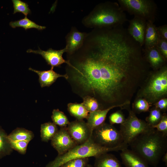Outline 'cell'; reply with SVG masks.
Listing matches in <instances>:
<instances>
[{
  "mask_svg": "<svg viewBox=\"0 0 167 167\" xmlns=\"http://www.w3.org/2000/svg\"><path fill=\"white\" fill-rule=\"evenodd\" d=\"M66 57V80L72 92L94 97L102 109L120 105L118 99L132 76L142 74L145 66L142 47L122 26L94 28Z\"/></svg>",
  "mask_w": 167,
  "mask_h": 167,
  "instance_id": "1",
  "label": "cell"
},
{
  "mask_svg": "<svg viewBox=\"0 0 167 167\" xmlns=\"http://www.w3.org/2000/svg\"><path fill=\"white\" fill-rule=\"evenodd\" d=\"M167 137L152 128L139 135L129 145L148 165L156 167L167 152Z\"/></svg>",
  "mask_w": 167,
  "mask_h": 167,
  "instance_id": "2",
  "label": "cell"
},
{
  "mask_svg": "<svg viewBox=\"0 0 167 167\" xmlns=\"http://www.w3.org/2000/svg\"><path fill=\"white\" fill-rule=\"evenodd\" d=\"M128 20L125 13L118 3L109 1L97 4L82 23L90 28H111L122 25Z\"/></svg>",
  "mask_w": 167,
  "mask_h": 167,
  "instance_id": "3",
  "label": "cell"
},
{
  "mask_svg": "<svg viewBox=\"0 0 167 167\" xmlns=\"http://www.w3.org/2000/svg\"><path fill=\"white\" fill-rule=\"evenodd\" d=\"M127 147V145L124 143L113 148L101 146L95 143L91 137L84 143L77 145L64 153L58 155L54 160L49 163L45 167H59L73 159L91 157H95L109 152L121 151Z\"/></svg>",
  "mask_w": 167,
  "mask_h": 167,
  "instance_id": "4",
  "label": "cell"
},
{
  "mask_svg": "<svg viewBox=\"0 0 167 167\" xmlns=\"http://www.w3.org/2000/svg\"><path fill=\"white\" fill-rule=\"evenodd\" d=\"M118 3L123 11L147 21L154 23L157 7L153 0H118Z\"/></svg>",
  "mask_w": 167,
  "mask_h": 167,
  "instance_id": "5",
  "label": "cell"
},
{
  "mask_svg": "<svg viewBox=\"0 0 167 167\" xmlns=\"http://www.w3.org/2000/svg\"><path fill=\"white\" fill-rule=\"evenodd\" d=\"M143 90V96L151 104L167 93V68L165 65L153 73Z\"/></svg>",
  "mask_w": 167,
  "mask_h": 167,
  "instance_id": "6",
  "label": "cell"
},
{
  "mask_svg": "<svg viewBox=\"0 0 167 167\" xmlns=\"http://www.w3.org/2000/svg\"><path fill=\"white\" fill-rule=\"evenodd\" d=\"M91 137L95 143L105 147L113 148L124 143L119 131L113 125L105 122L92 131Z\"/></svg>",
  "mask_w": 167,
  "mask_h": 167,
  "instance_id": "7",
  "label": "cell"
},
{
  "mask_svg": "<svg viewBox=\"0 0 167 167\" xmlns=\"http://www.w3.org/2000/svg\"><path fill=\"white\" fill-rule=\"evenodd\" d=\"M129 111L128 116L121 124L119 130L123 143L128 146L139 135L153 128L146 121L138 118L132 110Z\"/></svg>",
  "mask_w": 167,
  "mask_h": 167,
  "instance_id": "8",
  "label": "cell"
},
{
  "mask_svg": "<svg viewBox=\"0 0 167 167\" xmlns=\"http://www.w3.org/2000/svg\"><path fill=\"white\" fill-rule=\"evenodd\" d=\"M71 136L77 145L82 144L91 137L92 131L83 120H76L70 122L67 126Z\"/></svg>",
  "mask_w": 167,
  "mask_h": 167,
  "instance_id": "9",
  "label": "cell"
},
{
  "mask_svg": "<svg viewBox=\"0 0 167 167\" xmlns=\"http://www.w3.org/2000/svg\"><path fill=\"white\" fill-rule=\"evenodd\" d=\"M51 144L58 155L66 152L77 145L69 134L67 127H61L51 140Z\"/></svg>",
  "mask_w": 167,
  "mask_h": 167,
  "instance_id": "10",
  "label": "cell"
},
{
  "mask_svg": "<svg viewBox=\"0 0 167 167\" xmlns=\"http://www.w3.org/2000/svg\"><path fill=\"white\" fill-rule=\"evenodd\" d=\"M66 51V46L64 49L60 50L49 48L47 51H44L39 48L37 50L29 49L27 51L28 53H33L41 55L48 64L51 66V69H53L54 67H59L64 63H66L68 65H70L69 61L65 60L62 57L63 54Z\"/></svg>",
  "mask_w": 167,
  "mask_h": 167,
  "instance_id": "11",
  "label": "cell"
},
{
  "mask_svg": "<svg viewBox=\"0 0 167 167\" xmlns=\"http://www.w3.org/2000/svg\"><path fill=\"white\" fill-rule=\"evenodd\" d=\"M127 32L142 47L143 46L147 21L136 16L129 20Z\"/></svg>",
  "mask_w": 167,
  "mask_h": 167,
  "instance_id": "12",
  "label": "cell"
},
{
  "mask_svg": "<svg viewBox=\"0 0 167 167\" xmlns=\"http://www.w3.org/2000/svg\"><path fill=\"white\" fill-rule=\"evenodd\" d=\"M86 34L79 31L75 27L72 28L66 37V55L72 54L82 46Z\"/></svg>",
  "mask_w": 167,
  "mask_h": 167,
  "instance_id": "13",
  "label": "cell"
},
{
  "mask_svg": "<svg viewBox=\"0 0 167 167\" xmlns=\"http://www.w3.org/2000/svg\"><path fill=\"white\" fill-rule=\"evenodd\" d=\"M120 155L126 167H149L148 164L144 159L127 148L121 150Z\"/></svg>",
  "mask_w": 167,
  "mask_h": 167,
  "instance_id": "14",
  "label": "cell"
},
{
  "mask_svg": "<svg viewBox=\"0 0 167 167\" xmlns=\"http://www.w3.org/2000/svg\"><path fill=\"white\" fill-rule=\"evenodd\" d=\"M129 103V101H127L119 105L89 113L86 123L92 132L94 129L105 122L107 114L111 109L116 107L123 106L128 105Z\"/></svg>",
  "mask_w": 167,
  "mask_h": 167,
  "instance_id": "15",
  "label": "cell"
},
{
  "mask_svg": "<svg viewBox=\"0 0 167 167\" xmlns=\"http://www.w3.org/2000/svg\"><path fill=\"white\" fill-rule=\"evenodd\" d=\"M147 62L154 70H157L166 64V61L156 46L143 49Z\"/></svg>",
  "mask_w": 167,
  "mask_h": 167,
  "instance_id": "16",
  "label": "cell"
},
{
  "mask_svg": "<svg viewBox=\"0 0 167 167\" xmlns=\"http://www.w3.org/2000/svg\"><path fill=\"white\" fill-rule=\"evenodd\" d=\"M29 70L36 73L39 76V82L41 88L49 87L60 77H64L66 79L67 78L66 74L61 75L55 72L53 69L48 71H41L29 68Z\"/></svg>",
  "mask_w": 167,
  "mask_h": 167,
  "instance_id": "17",
  "label": "cell"
},
{
  "mask_svg": "<svg viewBox=\"0 0 167 167\" xmlns=\"http://www.w3.org/2000/svg\"><path fill=\"white\" fill-rule=\"evenodd\" d=\"M159 38L156 27L154 23L150 21H147L144 48L147 49L156 46Z\"/></svg>",
  "mask_w": 167,
  "mask_h": 167,
  "instance_id": "18",
  "label": "cell"
},
{
  "mask_svg": "<svg viewBox=\"0 0 167 167\" xmlns=\"http://www.w3.org/2000/svg\"><path fill=\"white\" fill-rule=\"evenodd\" d=\"M95 158L93 167H122L119 161L113 154L106 153Z\"/></svg>",
  "mask_w": 167,
  "mask_h": 167,
  "instance_id": "19",
  "label": "cell"
},
{
  "mask_svg": "<svg viewBox=\"0 0 167 167\" xmlns=\"http://www.w3.org/2000/svg\"><path fill=\"white\" fill-rule=\"evenodd\" d=\"M67 110L71 116L78 120L87 119L89 114L82 103H69L67 105Z\"/></svg>",
  "mask_w": 167,
  "mask_h": 167,
  "instance_id": "20",
  "label": "cell"
},
{
  "mask_svg": "<svg viewBox=\"0 0 167 167\" xmlns=\"http://www.w3.org/2000/svg\"><path fill=\"white\" fill-rule=\"evenodd\" d=\"M34 137V135L32 131L20 128L15 129L8 135V138L12 141H25L29 142Z\"/></svg>",
  "mask_w": 167,
  "mask_h": 167,
  "instance_id": "21",
  "label": "cell"
},
{
  "mask_svg": "<svg viewBox=\"0 0 167 167\" xmlns=\"http://www.w3.org/2000/svg\"><path fill=\"white\" fill-rule=\"evenodd\" d=\"M58 130L57 125L50 122L42 124L41 126V137L42 141L47 142L51 140Z\"/></svg>",
  "mask_w": 167,
  "mask_h": 167,
  "instance_id": "22",
  "label": "cell"
},
{
  "mask_svg": "<svg viewBox=\"0 0 167 167\" xmlns=\"http://www.w3.org/2000/svg\"><path fill=\"white\" fill-rule=\"evenodd\" d=\"M9 25L13 28L21 27L24 28L26 30L31 28H35L38 30H42L46 28L45 26L39 25L29 19L26 16L22 19L10 22Z\"/></svg>",
  "mask_w": 167,
  "mask_h": 167,
  "instance_id": "23",
  "label": "cell"
},
{
  "mask_svg": "<svg viewBox=\"0 0 167 167\" xmlns=\"http://www.w3.org/2000/svg\"><path fill=\"white\" fill-rule=\"evenodd\" d=\"M12 150L8 135L4 131L0 128V157L9 154Z\"/></svg>",
  "mask_w": 167,
  "mask_h": 167,
  "instance_id": "24",
  "label": "cell"
},
{
  "mask_svg": "<svg viewBox=\"0 0 167 167\" xmlns=\"http://www.w3.org/2000/svg\"><path fill=\"white\" fill-rule=\"evenodd\" d=\"M51 118L54 123L61 127H67L70 122L64 113L58 109L53 110Z\"/></svg>",
  "mask_w": 167,
  "mask_h": 167,
  "instance_id": "25",
  "label": "cell"
},
{
  "mask_svg": "<svg viewBox=\"0 0 167 167\" xmlns=\"http://www.w3.org/2000/svg\"><path fill=\"white\" fill-rule=\"evenodd\" d=\"M82 99L83 102L82 103L89 113H91L101 109L99 103L94 97L87 96Z\"/></svg>",
  "mask_w": 167,
  "mask_h": 167,
  "instance_id": "26",
  "label": "cell"
},
{
  "mask_svg": "<svg viewBox=\"0 0 167 167\" xmlns=\"http://www.w3.org/2000/svg\"><path fill=\"white\" fill-rule=\"evenodd\" d=\"M162 114L160 110L154 107L150 111L149 115L146 118V122L152 127L158 123L161 119Z\"/></svg>",
  "mask_w": 167,
  "mask_h": 167,
  "instance_id": "27",
  "label": "cell"
},
{
  "mask_svg": "<svg viewBox=\"0 0 167 167\" xmlns=\"http://www.w3.org/2000/svg\"><path fill=\"white\" fill-rule=\"evenodd\" d=\"M151 104L145 98H140L135 102L132 111L134 113H140L148 111Z\"/></svg>",
  "mask_w": 167,
  "mask_h": 167,
  "instance_id": "28",
  "label": "cell"
},
{
  "mask_svg": "<svg viewBox=\"0 0 167 167\" xmlns=\"http://www.w3.org/2000/svg\"><path fill=\"white\" fill-rule=\"evenodd\" d=\"M14 7L13 14L17 12H21L25 16L31 13L28 4L20 0H12Z\"/></svg>",
  "mask_w": 167,
  "mask_h": 167,
  "instance_id": "29",
  "label": "cell"
},
{
  "mask_svg": "<svg viewBox=\"0 0 167 167\" xmlns=\"http://www.w3.org/2000/svg\"><path fill=\"white\" fill-rule=\"evenodd\" d=\"M88 158H80L69 161L59 167H86L88 164Z\"/></svg>",
  "mask_w": 167,
  "mask_h": 167,
  "instance_id": "30",
  "label": "cell"
},
{
  "mask_svg": "<svg viewBox=\"0 0 167 167\" xmlns=\"http://www.w3.org/2000/svg\"><path fill=\"white\" fill-rule=\"evenodd\" d=\"M8 139L12 149L17 151L21 154H24L26 153L29 142L25 141H14L8 138Z\"/></svg>",
  "mask_w": 167,
  "mask_h": 167,
  "instance_id": "31",
  "label": "cell"
},
{
  "mask_svg": "<svg viewBox=\"0 0 167 167\" xmlns=\"http://www.w3.org/2000/svg\"><path fill=\"white\" fill-rule=\"evenodd\" d=\"M109 124L113 125L122 124L125 121L126 118L122 113L118 111L112 113L109 116Z\"/></svg>",
  "mask_w": 167,
  "mask_h": 167,
  "instance_id": "32",
  "label": "cell"
},
{
  "mask_svg": "<svg viewBox=\"0 0 167 167\" xmlns=\"http://www.w3.org/2000/svg\"><path fill=\"white\" fill-rule=\"evenodd\" d=\"M152 128L167 136V115L166 113L162 114L161 119L157 124L153 126Z\"/></svg>",
  "mask_w": 167,
  "mask_h": 167,
  "instance_id": "33",
  "label": "cell"
},
{
  "mask_svg": "<svg viewBox=\"0 0 167 167\" xmlns=\"http://www.w3.org/2000/svg\"><path fill=\"white\" fill-rule=\"evenodd\" d=\"M156 47L166 61L167 59V40L159 36Z\"/></svg>",
  "mask_w": 167,
  "mask_h": 167,
  "instance_id": "34",
  "label": "cell"
},
{
  "mask_svg": "<svg viewBox=\"0 0 167 167\" xmlns=\"http://www.w3.org/2000/svg\"><path fill=\"white\" fill-rule=\"evenodd\" d=\"M154 105L156 108L161 111L165 112L166 111L167 108V99H161L155 103Z\"/></svg>",
  "mask_w": 167,
  "mask_h": 167,
  "instance_id": "35",
  "label": "cell"
},
{
  "mask_svg": "<svg viewBox=\"0 0 167 167\" xmlns=\"http://www.w3.org/2000/svg\"><path fill=\"white\" fill-rule=\"evenodd\" d=\"M156 29L159 36L167 40V25L165 24L156 27Z\"/></svg>",
  "mask_w": 167,
  "mask_h": 167,
  "instance_id": "36",
  "label": "cell"
},
{
  "mask_svg": "<svg viewBox=\"0 0 167 167\" xmlns=\"http://www.w3.org/2000/svg\"><path fill=\"white\" fill-rule=\"evenodd\" d=\"M162 161L165 163L166 166H167V152L164 154L162 157Z\"/></svg>",
  "mask_w": 167,
  "mask_h": 167,
  "instance_id": "37",
  "label": "cell"
},
{
  "mask_svg": "<svg viewBox=\"0 0 167 167\" xmlns=\"http://www.w3.org/2000/svg\"><path fill=\"white\" fill-rule=\"evenodd\" d=\"M86 167H93V166H92L91 165H90V164H88Z\"/></svg>",
  "mask_w": 167,
  "mask_h": 167,
  "instance_id": "38",
  "label": "cell"
}]
</instances>
